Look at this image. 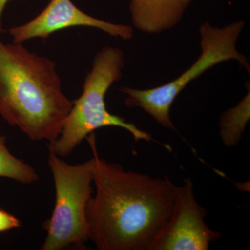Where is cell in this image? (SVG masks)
Returning a JSON list of instances; mask_svg holds the SVG:
<instances>
[{
  "label": "cell",
  "instance_id": "1",
  "mask_svg": "<svg viewBox=\"0 0 250 250\" xmlns=\"http://www.w3.org/2000/svg\"><path fill=\"white\" fill-rule=\"evenodd\" d=\"M86 139L95 187L86 208L89 240L100 250H149L172 214L174 184L101 159L95 134Z\"/></svg>",
  "mask_w": 250,
  "mask_h": 250
},
{
  "label": "cell",
  "instance_id": "2",
  "mask_svg": "<svg viewBox=\"0 0 250 250\" xmlns=\"http://www.w3.org/2000/svg\"><path fill=\"white\" fill-rule=\"evenodd\" d=\"M56 63L0 40V116L34 141L54 142L71 110Z\"/></svg>",
  "mask_w": 250,
  "mask_h": 250
},
{
  "label": "cell",
  "instance_id": "3",
  "mask_svg": "<svg viewBox=\"0 0 250 250\" xmlns=\"http://www.w3.org/2000/svg\"><path fill=\"white\" fill-rule=\"evenodd\" d=\"M124 65V53L121 49L106 46L99 51L91 70L85 77L82 95L72 101L62 132L54 142L49 143V152L60 157L68 156L94 131L106 126L126 130L136 142L152 141L150 134L122 117L112 114L106 108V94L113 83L121 80Z\"/></svg>",
  "mask_w": 250,
  "mask_h": 250
},
{
  "label": "cell",
  "instance_id": "4",
  "mask_svg": "<svg viewBox=\"0 0 250 250\" xmlns=\"http://www.w3.org/2000/svg\"><path fill=\"white\" fill-rule=\"evenodd\" d=\"M244 27L243 21L223 28L212 27L208 22L202 24V52L196 62L180 76L166 84L146 90L123 87L119 90L127 95L125 105L129 108H141L161 126L176 131L171 121V107L179 93L190 82L215 65L230 60L238 61L250 73L248 59L236 49L237 41Z\"/></svg>",
  "mask_w": 250,
  "mask_h": 250
},
{
  "label": "cell",
  "instance_id": "5",
  "mask_svg": "<svg viewBox=\"0 0 250 250\" xmlns=\"http://www.w3.org/2000/svg\"><path fill=\"white\" fill-rule=\"evenodd\" d=\"M48 164L55 185V205L44 223L47 236L41 250L84 248L89 240L86 208L93 191V158L72 165L49 152Z\"/></svg>",
  "mask_w": 250,
  "mask_h": 250
},
{
  "label": "cell",
  "instance_id": "6",
  "mask_svg": "<svg viewBox=\"0 0 250 250\" xmlns=\"http://www.w3.org/2000/svg\"><path fill=\"white\" fill-rule=\"evenodd\" d=\"M207 215L195 200L190 179L174 187V207L168 222L149 250H207L221 235L205 223Z\"/></svg>",
  "mask_w": 250,
  "mask_h": 250
},
{
  "label": "cell",
  "instance_id": "7",
  "mask_svg": "<svg viewBox=\"0 0 250 250\" xmlns=\"http://www.w3.org/2000/svg\"><path fill=\"white\" fill-rule=\"evenodd\" d=\"M72 27L96 28L113 37L130 40L132 27L113 24L94 18L77 7L71 0H51L43 11L25 24L10 28L14 43L22 44L35 38L46 39L57 31Z\"/></svg>",
  "mask_w": 250,
  "mask_h": 250
},
{
  "label": "cell",
  "instance_id": "8",
  "mask_svg": "<svg viewBox=\"0 0 250 250\" xmlns=\"http://www.w3.org/2000/svg\"><path fill=\"white\" fill-rule=\"evenodd\" d=\"M192 0H131V21L138 30L159 34L169 30L183 18Z\"/></svg>",
  "mask_w": 250,
  "mask_h": 250
},
{
  "label": "cell",
  "instance_id": "9",
  "mask_svg": "<svg viewBox=\"0 0 250 250\" xmlns=\"http://www.w3.org/2000/svg\"><path fill=\"white\" fill-rule=\"evenodd\" d=\"M250 91L234 108L225 112L220 118V137L225 146H236L241 139L250 117Z\"/></svg>",
  "mask_w": 250,
  "mask_h": 250
},
{
  "label": "cell",
  "instance_id": "10",
  "mask_svg": "<svg viewBox=\"0 0 250 250\" xmlns=\"http://www.w3.org/2000/svg\"><path fill=\"white\" fill-rule=\"evenodd\" d=\"M0 177H5L21 182L31 184L39 179L35 169L23 162L9 152L6 139L0 134Z\"/></svg>",
  "mask_w": 250,
  "mask_h": 250
},
{
  "label": "cell",
  "instance_id": "11",
  "mask_svg": "<svg viewBox=\"0 0 250 250\" xmlns=\"http://www.w3.org/2000/svg\"><path fill=\"white\" fill-rule=\"evenodd\" d=\"M21 221L14 215L0 208V233L19 228Z\"/></svg>",
  "mask_w": 250,
  "mask_h": 250
},
{
  "label": "cell",
  "instance_id": "12",
  "mask_svg": "<svg viewBox=\"0 0 250 250\" xmlns=\"http://www.w3.org/2000/svg\"><path fill=\"white\" fill-rule=\"evenodd\" d=\"M10 0H0V32L3 31L2 28V15L4 13L5 7L9 3Z\"/></svg>",
  "mask_w": 250,
  "mask_h": 250
}]
</instances>
